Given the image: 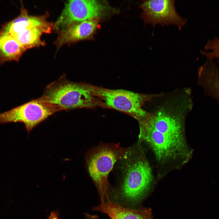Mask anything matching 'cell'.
Listing matches in <instances>:
<instances>
[{
  "label": "cell",
  "instance_id": "obj_1",
  "mask_svg": "<svg viewBox=\"0 0 219 219\" xmlns=\"http://www.w3.org/2000/svg\"><path fill=\"white\" fill-rule=\"evenodd\" d=\"M185 118L160 112H148L139 122V141L147 145L155 157L158 173L182 168L191 158L185 131Z\"/></svg>",
  "mask_w": 219,
  "mask_h": 219
},
{
  "label": "cell",
  "instance_id": "obj_2",
  "mask_svg": "<svg viewBox=\"0 0 219 219\" xmlns=\"http://www.w3.org/2000/svg\"><path fill=\"white\" fill-rule=\"evenodd\" d=\"M120 161L121 195L129 202L136 203L149 188L153 179L151 165L140 142L129 148L126 157Z\"/></svg>",
  "mask_w": 219,
  "mask_h": 219
},
{
  "label": "cell",
  "instance_id": "obj_3",
  "mask_svg": "<svg viewBox=\"0 0 219 219\" xmlns=\"http://www.w3.org/2000/svg\"><path fill=\"white\" fill-rule=\"evenodd\" d=\"M41 97L63 110L92 108L99 104L92 86L71 81L64 75L48 85Z\"/></svg>",
  "mask_w": 219,
  "mask_h": 219
},
{
  "label": "cell",
  "instance_id": "obj_4",
  "mask_svg": "<svg viewBox=\"0 0 219 219\" xmlns=\"http://www.w3.org/2000/svg\"><path fill=\"white\" fill-rule=\"evenodd\" d=\"M128 148L122 147L119 144L102 143L87 153L88 172L97 189L101 201L110 200L109 175L115 164L126 157Z\"/></svg>",
  "mask_w": 219,
  "mask_h": 219
},
{
  "label": "cell",
  "instance_id": "obj_5",
  "mask_svg": "<svg viewBox=\"0 0 219 219\" xmlns=\"http://www.w3.org/2000/svg\"><path fill=\"white\" fill-rule=\"evenodd\" d=\"M98 97L107 107L130 115L138 122L143 120L148 112L142 108L145 103L151 101L158 94H148L123 89H111L93 86Z\"/></svg>",
  "mask_w": 219,
  "mask_h": 219
},
{
  "label": "cell",
  "instance_id": "obj_6",
  "mask_svg": "<svg viewBox=\"0 0 219 219\" xmlns=\"http://www.w3.org/2000/svg\"><path fill=\"white\" fill-rule=\"evenodd\" d=\"M63 110L41 97L8 111L0 113V124L11 122L24 124L28 132L56 112Z\"/></svg>",
  "mask_w": 219,
  "mask_h": 219
},
{
  "label": "cell",
  "instance_id": "obj_7",
  "mask_svg": "<svg viewBox=\"0 0 219 219\" xmlns=\"http://www.w3.org/2000/svg\"><path fill=\"white\" fill-rule=\"evenodd\" d=\"M109 7L104 3L94 0H71L67 2L61 14L54 24L59 33L74 24L99 18L106 15Z\"/></svg>",
  "mask_w": 219,
  "mask_h": 219
},
{
  "label": "cell",
  "instance_id": "obj_8",
  "mask_svg": "<svg viewBox=\"0 0 219 219\" xmlns=\"http://www.w3.org/2000/svg\"><path fill=\"white\" fill-rule=\"evenodd\" d=\"M140 7L144 24H151L153 27L157 24L163 26L174 25L180 30L187 21L178 13L174 0H145Z\"/></svg>",
  "mask_w": 219,
  "mask_h": 219
},
{
  "label": "cell",
  "instance_id": "obj_9",
  "mask_svg": "<svg viewBox=\"0 0 219 219\" xmlns=\"http://www.w3.org/2000/svg\"><path fill=\"white\" fill-rule=\"evenodd\" d=\"M47 14L32 16L22 6L19 15L16 18L4 25L1 30L13 37L26 30L39 27L54 30V24L47 19Z\"/></svg>",
  "mask_w": 219,
  "mask_h": 219
},
{
  "label": "cell",
  "instance_id": "obj_10",
  "mask_svg": "<svg viewBox=\"0 0 219 219\" xmlns=\"http://www.w3.org/2000/svg\"><path fill=\"white\" fill-rule=\"evenodd\" d=\"M99 18H94L77 23L61 31L55 41L57 49L62 46L90 38L96 30Z\"/></svg>",
  "mask_w": 219,
  "mask_h": 219
},
{
  "label": "cell",
  "instance_id": "obj_11",
  "mask_svg": "<svg viewBox=\"0 0 219 219\" xmlns=\"http://www.w3.org/2000/svg\"><path fill=\"white\" fill-rule=\"evenodd\" d=\"M93 209L104 213L111 219H153L149 208H126L110 200L101 201V204Z\"/></svg>",
  "mask_w": 219,
  "mask_h": 219
},
{
  "label": "cell",
  "instance_id": "obj_12",
  "mask_svg": "<svg viewBox=\"0 0 219 219\" xmlns=\"http://www.w3.org/2000/svg\"><path fill=\"white\" fill-rule=\"evenodd\" d=\"M198 78L205 94L219 100V68L214 59L207 58L198 69Z\"/></svg>",
  "mask_w": 219,
  "mask_h": 219
},
{
  "label": "cell",
  "instance_id": "obj_13",
  "mask_svg": "<svg viewBox=\"0 0 219 219\" xmlns=\"http://www.w3.org/2000/svg\"><path fill=\"white\" fill-rule=\"evenodd\" d=\"M26 50L12 36L0 30V65L18 61Z\"/></svg>",
  "mask_w": 219,
  "mask_h": 219
},
{
  "label": "cell",
  "instance_id": "obj_14",
  "mask_svg": "<svg viewBox=\"0 0 219 219\" xmlns=\"http://www.w3.org/2000/svg\"><path fill=\"white\" fill-rule=\"evenodd\" d=\"M52 30L37 27L23 30L12 37L26 50L33 47L43 46L45 44L41 37L43 33H50Z\"/></svg>",
  "mask_w": 219,
  "mask_h": 219
},
{
  "label": "cell",
  "instance_id": "obj_15",
  "mask_svg": "<svg viewBox=\"0 0 219 219\" xmlns=\"http://www.w3.org/2000/svg\"><path fill=\"white\" fill-rule=\"evenodd\" d=\"M204 49L207 51L201 50V54L207 58L217 60L219 63V36L209 40L205 45Z\"/></svg>",
  "mask_w": 219,
  "mask_h": 219
},
{
  "label": "cell",
  "instance_id": "obj_16",
  "mask_svg": "<svg viewBox=\"0 0 219 219\" xmlns=\"http://www.w3.org/2000/svg\"><path fill=\"white\" fill-rule=\"evenodd\" d=\"M48 219H58L57 214L55 212H53L51 214Z\"/></svg>",
  "mask_w": 219,
  "mask_h": 219
}]
</instances>
